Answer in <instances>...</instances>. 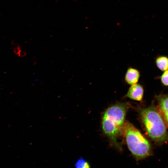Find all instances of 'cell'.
I'll use <instances>...</instances> for the list:
<instances>
[{
  "instance_id": "cell-4",
  "label": "cell",
  "mask_w": 168,
  "mask_h": 168,
  "mask_svg": "<svg viewBox=\"0 0 168 168\" xmlns=\"http://www.w3.org/2000/svg\"><path fill=\"white\" fill-rule=\"evenodd\" d=\"M143 93L142 86L137 83L131 85L125 96L134 100L140 101L142 99Z\"/></svg>"
},
{
  "instance_id": "cell-5",
  "label": "cell",
  "mask_w": 168,
  "mask_h": 168,
  "mask_svg": "<svg viewBox=\"0 0 168 168\" xmlns=\"http://www.w3.org/2000/svg\"><path fill=\"white\" fill-rule=\"evenodd\" d=\"M140 76L139 72L138 70L130 67L127 69L126 72L125 81L127 83L132 85L138 82Z\"/></svg>"
},
{
  "instance_id": "cell-2",
  "label": "cell",
  "mask_w": 168,
  "mask_h": 168,
  "mask_svg": "<svg viewBox=\"0 0 168 168\" xmlns=\"http://www.w3.org/2000/svg\"><path fill=\"white\" fill-rule=\"evenodd\" d=\"M142 121L149 136L158 142L168 141V133L162 117L153 106L140 110Z\"/></svg>"
},
{
  "instance_id": "cell-7",
  "label": "cell",
  "mask_w": 168,
  "mask_h": 168,
  "mask_svg": "<svg viewBox=\"0 0 168 168\" xmlns=\"http://www.w3.org/2000/svg\"><path fill=\"white\" fill-rule=\"evenodd\" d=\"M157 67L162 71L168 70V58L165 56L158 57L156 60Z\"/></svg>"
},
{
  "instance_id": "cell-3",
  "label": "cell",
  "mask_w": 168,
  "mask_h": 168,
  "mask_svg": "<svg viewBox=\"0 0 168 168\" xmlns=\"http://www.w3.org/2000/svg\"><path fill=\"white\" fill-rule=\"evenodd\" d=\"M123 132L128 148L136 159H143L151 154L149 142L132 124L125 122Z\"/></svg>"
},
{
  "instance_id": "cell-1",
  "label": "cell",
  "mask_w": 168,
  "mask_h": 168,
  "mask_svg": "<svg viewBox=\"0 0 168 168\" xmlns=\"http://www.w3.org/2000/svg\"><path fill=\"white\" fill-rule=\"evenodd\" d=\"M128 107L127 103L114 104L104 113L102 125L103 130L116 147L120 149L117 139L123 132L124 119Z\"/></svg>"
},
{
  "instance_id": "cell-8",
  "label": "cell",
  "mask_w": 168,
  "mask_h": 168,
  "mask_svg": "<svg viewBox=\"0 0 168 168\" xmlns=\"http://www.w3.org/2000/svg\"><path fill=\"white\" fill-rule=\"evenodd\" d=\"M75 166L76 167L78 168L90 167L89 163L85 160L82 158L79 159L75 163Z\"/></svg>"
},
{
  "instance_id": "cell-9",
  "label": "cell",
  "mask_w": 168,
  "mask_h": 168,
  "mask_svg": "<svg viewBox=\"0 0 168 168\" xmlns=\"http://www.w3.org/2000/svg\"><path fill=\"white\" fill-rule=\"evenodd\" d=\"M161 80L164 85L168 86V70L164 71L161 77Z\"/></svg>"
},
{
  "instance_id": "cell-6",
  "label": "cell",
  "mask_w": 168,
  "mask_h": 168,
  "mask_svg": "<svg viewBox=\"0 0 168 168\" xmlns=\"http://www.w3.org/2000/svg\"><path fill=\"white\" fill-rule=\"evenodd\" d=\"M157 98L159 108L168 124V95H160Z\"/></svg>"
}]
</instances>
